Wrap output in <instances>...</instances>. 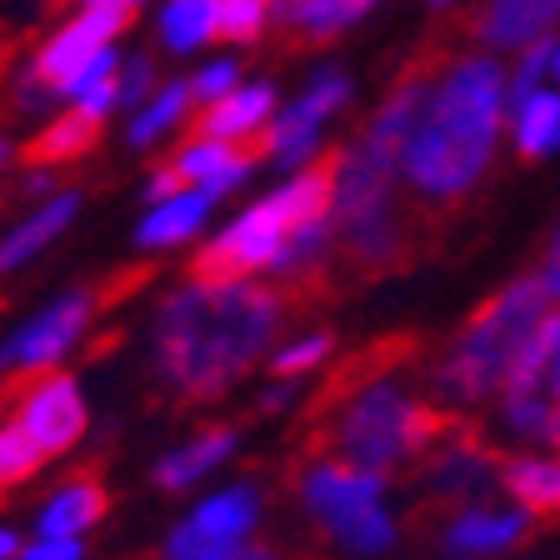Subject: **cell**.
Returning <instances> with one entry per match:
<instances>
[{"label": "cell", "mask_w": 560, "mask_h": 560, "mask_svg": "<svg viewBox=\"0 0 560 560\" xmlns=\"http://www.w3.org/2000/svg\"><path fill=\"white\" fill-rule=\"evenodd\" d=\"M285 295L256 285V276L196 270L155 305L151 365L175 400H221L256 361L276 350Z\"/></svg>", "instance_id": "cell-1"}, {"label": "cell", "mask_w": 560, "mask_h": 560, "mask_svg": "<svg viewBox=\"0 0 560 560\" xmlns=\"http://www.w3.org/2000/svg\"><path fill=\"white\" fill-rule=\"evenodd\" d=\"M505 120V70L486 56L445 60L400 151V186L420 206H455L486 175Z\"/></svg>", "instance_id": "cell-2"}, {"label": "cell", "mask_w": 560, "mask_h": 560, "mask_svg": "<svg viewBox=\"0 0 560 560\" xmlns=\"http://www.w3.org/2000/svg\"><path fill=\"white\" fill-rule=\"evenodd\" d=\"M406 355L410 340H385L375 355H355L350 371L330 385V396L320 400V441L330 455L390 476L455 425L441 406H420L396 381V365Z\"/></svg>", "instance_id": "cell-3"}, {"label": "cell", "mask_w": 560, "mask_h": 560, "mask_svg": "<svg viewBox=\"0 0 560 560\" xmlns=\"http://www.w3.org/2000/svg\"><path fill=\"white\" fill-rule=\"evenodd\" d=\"M550 305H556V295H550V285L540 276L511 280L501 295H490L460 326V336L445 346L441 365L431 375L435 390L451 406H480V400L501 396V385L511 381V371L530 350L536 330L546 326Z\"/></svg>", "instance_id": "cell-4"}, {"label": "cell", "mask_w": 560, "mask_h": 560, "mask_svg": "<svg viewBox=\"0 0 560 560\" xmlns=\"http://www.w3.org/2000/svg\"><path fill=\"white\" fill-rule=\"evenodd\" d=\"M336 250L355 270H396L406 260V215H400V155L355 140L336 155Z\"/></svg>", "instance_id": "cell-5"}, {"label": "cell", "mask_w": 560, "mask_h": 560, "mask_svg": "<svg viewBox=\"0 0 560 560\" xmlns=\"http://www.w3.org/2000/svg\"><path fill=\"white\" fill-rule=\"evenodd\" d=\"M330 200H336V155L291 171V180L280 190L260 196L250 210L225 221L215 241L200 250L196 270H206V276H260V270L276 266L280 245L295 225L311 221V215H330Z\"/></svg>", "instance_id": "cell-6"}, {"label": "cell", "mask_w": 560, "mask_h": 560, "mask_svg": "<svg viewBox=\"0 0 560 560\" xmlns=\"http://www.w3.org/2000/svg\"><path fill=\"white\" fill-rule=\"evenodd\" d=\"M301 501L315 525L350 556H381L396 546V515L385 505V476L375 470L350 466L340 455H320L301 476Z\"/></svg>", "instance_id": "cell-7"}, {"label": "cell", "mask_w": 560, "mask_h": 560, "mask_svg": "<svg viewBox=\"0 0 560 560\" xmlns=\"http://www.w3.org/2000/svg\"><path fill=\"white\" fill-rule=\"evenodd\" d=\"M101 315V291L95 285H75L31 311L11 336L0 340V375H40L56 371L70 350L85 340V330Z\"/></svg>", "instance_id": "cell-8"}, {"label": "cell", "mask_w": 560, "mask_h": 560, "mask_svg": "<svg viewBox=\"0 0 560 560\" xmlns=\"http://www.w3.org/2000/svg\"><path fill=\"white\" fill-rule=\"evenodd\" d=\"M501 420L521 441L560 445V311L546 315L530 350L501 385Z\"/></svg>", "instance_id": "cell-9"}, {"label": "cell", "mask_w": 560, "mask_h": 560, "mask_svg": "<svg viewBox=\"0 0 560 560\" xmlns=\"http://www.w3.org/2000/svg\"><path fill=\"white\" fill-rule=\"evenodd\" d=\"M260 525V490L250 480H235L225 490H210L180 515L171 536H165V560H215L231 556L235 546L256 540Z\"/></svg>", "instance_id": "cell-10"}, {"label": "cell", "mask_w": 560, "mask_h": 560, "mask_svg": "<svg viewBox=\"0 0 560 560\" xmlns=\"http://www.w3.org/2000/svg\"><path fill=\"white\" fill-rule=\"evenodd\" d=\"M126 21H130V11H120V5H95V0H85L81 11L70 15V21H60L56 31L40 40V50L31 56L25 75H31L35 85H46L56 101H66L70 81H75L95 56H105V50L116 46Z\"/></svg>", "instance_id": "cell-11"}, {"label": "cell", "mask_w": 560, "mask_h": 560, "mask_svg": "<svg viewBox=\"0 0 560 560\" xmlns=\"http://www.w3.org/2000/svg\"><path fill=\"white\" fill-rule=\"evenodd\" d=\"M350 101V75L346 70H315L311 85H305L295 101L276 105L266 136H260V155L285 171H301L320 155V130L336 116L340 105Z\"/></svg>", "instance_id": "cell-12"}, {"label": "cell", "mask_w": 560, "mask_h": 560, "mask_svg": "<svg viewBox=\"0 0 560 560\" xmlns=\"http://www.w3.org/2000/svg\"><path fill=\"white\" fill-rule=\"evenodd\" d=\"M11 416L25 425L40 455L56 460V455L75 451L91 425V406H85V390L81 381L70 371H40V375H25V385L15 390V406Z\"/></svg>", "instance_id": "cell-13"}, {"label": "cell", "mask_w": 560, "mask_h": 560, "mask_svg": "<svg viewBox=\"0 0 560 560\" xmlns=\"http://www.w3.org/2000/svg\"><path fill=\"white\" fill-rule=\"evenodd\" d=\"M425 455H431L425 486L441 501H476L480 490L490 486V476H501V455L490 451L486 441H476L466 425H451Z\"/></svg>", "instance_id": "cell-14"}, {"label": "cell", "mask_w": 560, "mask_h": 560, "mask_svg": "<svg viewBox=\"0 0 560 560\" xmlns=\"http://www.w3.org/2000/svg\"><path fill=\"white\" fill-rule=\"evenodd\" d=\"M556 21H560V0H476L466 15V31L480 46L525 50L546 40Z\"/></svg>", "instance_id": "cell-15"}, {"label": "cell", "mask_w": 560, "mask_h": 560, "mask_svg": "<svg viewBox=\"0 0 560 560\" xmlns=\"http://www.w3.org/2000/svg\"><path fill=\"white\" fill-rule=\"evenodd\" d=\"M250 165H256V155L245 151V145L221 140V136H206V130L186 136L171 155V171L180 175V186H206L215 200H225L231 190H241V180L250 175Z\"/></svg>", "instance_id": "cell-16"}, {"label": "cell", "mask_w": 560, "mask_h": 560, "mask_svg": "<svg viewBox=\"0 0 560 560\" xmlns=\"http://www.w3.org/2000/svg\"><path fill=\"white\" fill-rule=\"evenodd\" d=\"M81 206H85L81 190H56V196L35 200L21 221L0 235V276H11V270L31 266L40 250H50V245H56L60 235L70 231V225H75Z\"/></svg>", "instance_id": "cell-17"}, {"label": "cell", "mask_w": 560, "mask_h": 560, "mask_svg": "<svg viewBox=\"0 0 560 560\" xmlns=\"http://www.w3.org/2000/svg\"><path fill=\"white\" fill-rule=\"evenodd\" d=\"M215 206H221V200L210 196L206 186H180L175 196L145 206V215H140V225H136V245L140 250H175V245H190L200 231H206Z\"/></svg>", "instance_id": "cell-18"}, {"label": "cell", "mask_w": 560, "mask_h": 560, "mask_svg": "<svg viewBox=\"0 0 560 560\" xmlns=\"http://www.w3.org/2000/svg\"><path fill=\"white\" fill-rule=\"evenodd\" d=\"M270 116H276V91H270V81H241L235 91H225L221 101L200 105V130L245 145V140L266 136Z\"/></svg>", "instance_id": "cell-19"}, {"label": "cell", "mask_w": 560, "mask_h": 560, "mask_svg": "<svg viewBox=\"0 0 560 560\" xmlns=\"http://www.w3.org/2000/svg\"><path fill=\"white\" fill-rule=\"evenodd\" d=\"M235 441H241V435H235L231 425H210V431H200V435H190V441L171 445V451L155 460V470H151L155 486H161V490H190V486H200V480L215 476V470L231 460Z\"/></svg>", "instance_id": "cell-20"}, {"label": "cell", "mask_w": 560, "mask_h": 560, "mask_svg": "<svg viewBox=\"0 0 560 560\" xmlns=\"http://www.w3.org/2000/svg\"><path fill=\"white\" fill-rule=\"evenodd\" d=\"M110 501L105 486L95 476H70L66 486H56L35 511V536H85L91 525L105 521Z\"/></svg>", "instance_id": "cell-21"}, {"label": "cell", "mask_w": 560, "mask_h": 560, "mask_svg": "<svg viewBox=\"0 0 560 560\" xmlns=\"http://www.w3.org/2000/svg\"><path fill=\"white\" fill-rule=\"evenodd\" d=\"M530 525V511H490V505H466L445 525V550L451 556H495L515 546Z\"/></svg>", "instance_id": "cell-22"}, {"label": "cell", "mask_w": 560, "mask_h": 560, "mask_svg": "<svg viewBox=\"0 0 560 560\" xmlns=\"http://www.w3.org/2000/svg\"><path fill=\"white\" fill-rule=\"evenodd\" d=\"M190 110H200L190 81H161L151 101H140L136 110H130L126 140L136 145V151H151V145H161L165 136H175V130L186 126Z\"/></svg>", "instance_id": "cell-23"}, {"label": "cell", "mask_w": 560, "mask_h": 560, "mask_svg": "<svg viewBox=\"0 0 560 560\" xmlns=\"http://www.w3.org/2000/svg\"><path fill=\"white\" fill-rule=\"evenodd\" d=\"M381 0H280L276 25L295 40H330V35L350 31V25L371 15Z\"/></svg>", "instance_id": "cell-24"}, {"label": "cell", "mask_w": 560, "mask_h": 560, "mask_svg": "<svg viewBox=\"0 0 560 560\" xmlns=\"http://www.w3.org/2000/svg\"><path fill=\"white\" fill-rule=\"evenodd\" d=\"M155 35L171 56H190L221 40V0H165L155 15Z\"/></svg>", "instance_id": "cell-25"}, {"label": "cell", "mask_w": 560, "mask_h": 560, "mask_svg": "<svg viewBox=\"0 0 560 560\" xmlns=\"http://www.w3.org/2000/svg\"><path fill=\"white\" fill-rule=\"evenodd\" d=\"M101 126L105 120H91L81 116L75 105H66V116H56L50 126H40V136L31 140V165H70L81 161L85 151H91L95 140H101Z\"/></svg>", "instance_id": "cell-26"}, {"label": "cell", "mask_w": 560, "mask_h": 560, "mask_svg": "<svg viewBox=\"0 0 560 560\" xmlns=\"http://www.w3.org/2000/svg\"><path fill=\"white\" fill-rule=\"evenodd\" d=\"M501 486L521 501V511L560 515V460H536V455L501 460Z\"/></svg>", "instance_id": "cell-27"}, {"label": "cell", "mask_w": 560, "mask_h": 560, "mask_svg": "<svg viewBox=\"0 0 560 560\" xmlns=\"http://www.w3.org/2000/svg\"><path fill=\"white\" fill-rule=\"evenodd\" d=\"M515 116V151L525 161H540L560 145V95L556 91H536L530 101H521L511 110Z\"/></svg>", "instance_id": "cell-28"}, {"label": "cell", "mask_w": 560, "mask_h": 560, "mask_svg": "<svg viewBox=\"0 0 560 560\" xmlns=\"http://www.w3.org/2000/svg\"><path fill=\"white\" fill-rule=\"evenodd\" d=\"M40 466H46V455H40V445L25 435L21 420L0 416V495L15 490V486H25Z\"/></svg>", "instance_id": "cell-29"}, {"label": "cell", "mask_w": 560, "mask_h": 560, "mask_svg": "<svg viewBox=\"0 0 560 560\" xmlns=\"http://www.w3.org/2000/svg\"><path fill=\"white\" fill-rule=\"evenodd\" d=\"M326 361H330V336L326 330H311V336H295L270 350L266 371L276 375V381H301L305 371H315V365H326Z\"/></svg>", "instance_id": "cell-30"}, {"label": "cell", "mask_w": 560, "mask_h": 560, "mask_svg": "<svg viewBox=\"0 0 560 560\" xmlns=\"http://www.w3.org/2000/svg\"><path fill=\"white\" fill-rule=\"evenodd\" d=\"M280 0H221V40L231 46H250L276 25Z\"/></svg>", "instance_id": "cell-31"}, {"label": "cell", "mask_w": 560, "mask_h": 560, "mask_svg": "<svg viewBox=\"0 0 560 560\" xmlns=\"http://www.w3.org/2000/svg\"><path fill=\"white\" fill-rule=\"evenodd\" d=\"M116 85H120V110H136V105L151 101L155 85H161V75H155V60L151 56H126V60H120Z\"/></svg>", "instance_id": "cell-32"}, {"label": "cell", "mask_w": 560, "mask_h": 560, "mask_svg": "<svg viewBox=\"0 0 560 560\" xmlns=\"http://www.w3.org/2000/svg\"><path fill=\"white\" fill-rule=\"evenodd\" d=\"M241 85V66H235L231 56L221 60H206V66L190 75V91H196V105H210V101H221L225 91H235Z\"/></svg>", "instance_id": "cell-33"}, {"label": "cell", "mask_w": 560, "mask_h": 560, "mask_svg": "<svg viewBox=\"0 0 560 560\" xmlns=\"http://www.w3.org/2000/svg\"><path fill=\"white\" fill-rule=\"evenodd\" d=\"M15 560H85V536H31Z\"/></svg>", "instance_id": "cell-34"}, {"label": "cell", "mask_w": 560, "mask_h": 560, "mask_svg": "<svg viewBox=\"0 0 560 560\" xmlns=\"http://www.w3.org/2000/svg\"><path fill=\"white\" fill-rule=\"evenodd\" d=\"M175 190H180V175H175V171H171V161H165L161 171H155L151 180H145V206H155V200L175 196Z\"/></svg>", "instance_id": "cell-35"}, {"label": "cell", "mask_w": 560, "mask_h": 560, "mask_svg": "<svg viewBox=\"0 0 560 560\" xmlns=\"http://www.w3.org/2000/svg\"><path fill=\"white\" fill-rule=\"evenodd\" d=\"M540 280L550 285V295L560 301V231H556V241H550V250H546V260H540V270H536Z\"/></svg>", "instance_id": "cell-36"}, {"label": "cell", "mask_w": 560, "mask_h": 560, "mask_svg": "<svg viewBox=\"0 0 560 560\" xmlns=\"http://www.w3.org/2000/svg\"><path fill=\"white\" fill-rule=\"evenodd\" d=\"M215 560H276V550L256 546V540H245V546H235L231 556H215Z\"/></svg>", "instance_id": "cell-37"}, {"label": "cell", "mask_w": 560, "mask_h": 560, "mask_svg": "<svg viewBox=\"0 0 560 560\" xmlns=\"http://www.w3.org/2000/svg\"><path fill=\"white\" fill-rule=\"evenodd\" d=\"M21 546H25L21 530H15V525H0V560H15L21 556Z\"/></svg>", "instance_id": "cell-38"}, {"label": "cell", "mask_w": 560, "mask_h": 560, "mask_svg": "<svg viewBox=\"0 0 560 560\" xmlns=\"http://www.w3.org/2000/svg\"><path fill=\"white\" fill-rule=\"evenodd\" d=\"M95 5H120V11H136V5H145V0H95Z\"/></svg>", "instance_id": "cell-39"}, {"label": "cell", "mask_w": 560, "mask_h": 560, "mask_svg": "<svg viewBox=\"0 0 560 560\" xmlns=\"http://www.w3.org/2000/svg\"><path fill=\"white\" fill-rule=\"evenodd\" d=\"M5 165H11V140L0 136V171H5Z\"/></svg>", "instance_id": "cell-40"}, {"label": "cell", "mask_w": 560, "mask_h": 560, "mask_svg": "<svg viewBox=\"0 0 560 560\" xmlns=\"http://www.w3.org/2000/svg\"><path fill=\"white\" fill-rule=\"evenodd\" d=\"M550 70H556V81H560V40H556V56H550Z\"/></svg>", "instance_id": "cell-41"}, {"label": "cell", "mask_w": 560, "mask_h": 560, "mask_svg": "<svg viewBox=\"0 0 560 560\" xmlns=\"http://www.w3.org/2000/svg\"><path fill=\"white\" fill-rule=\"evenodd\" d=\"M431 5H445V0H431Z\"/></svg>", "instance_id": "cell-42"}]
</instances>
